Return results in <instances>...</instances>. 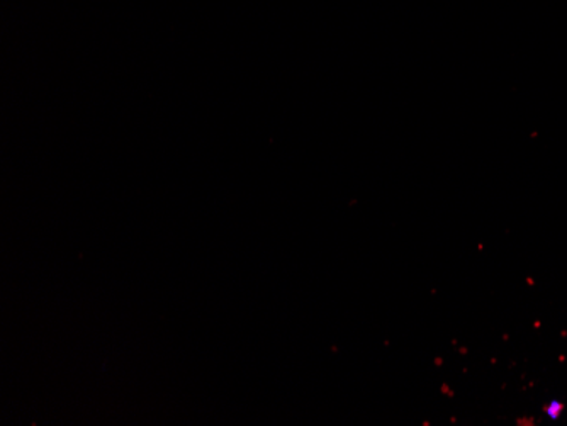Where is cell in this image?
<instances>
[{
	"label": "cell",
	"mask_w": 567,
	"mask_h": 426,
	"mask_svg": "<svg viewBox=\"0 0 567 426\" xmlns=\"http://www.w3.org/2000/svg\"><path fill=\"white\" fill-rule=\"evenodd\" d=\"M563 405H559V403H553L547 412H549L550 418H559L560 412H563Z\"/></svg>",
	"instance_id": "1"
},
{
	"label": "cell",
	"mask_w": 567,
	"mask_h": 426,
	"mask_svg": "<svg viewBox=\"0 0 567 426\" xmlns=\"http://www.w3.org/2000/svg\"><path fill=\"white\" fill-rule=\"evenodd\" d=\"M441 389H442V393L449 394V396H454V393H452V391L449 389L447 384H444V386H442Z\"/></svg>",
	"instance_id": "2"
},
{
	"label": "cell",
	"mask_w": 567,
	"mask_h": 426,
	"mask_svg": "<svg viewBox=\"0 0 567 426\" xmlns=\"http://www.w3.org/2000/svg\"><path fill=\"white\" fill-rule=\"evenodd\" d=\"M435 364L436 365H444V359H441V357L435 359Z\"/></svg>",
	"instance_id": "3"
}]
</instances>
